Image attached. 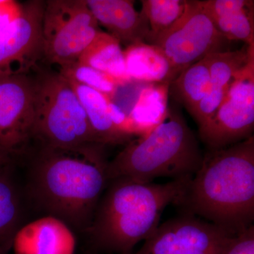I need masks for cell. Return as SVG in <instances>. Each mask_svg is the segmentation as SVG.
Segmentation results:
<instances>
[{
	"label": "cell",
	"mask_w": 254,
	"mask_h": 254,
	"mask_svg": "<svg viewBox=\"0 0 254 254\" xmlns=\"http://www.w3.org/2000/svg\"><path fill=\"white\" fill-rule=\"evenodd\" d=\"M105 145L41 146L32 160L30 196L48 215L76 230H88L109 182Z\"/></svg>",
	"instance_id": "cell-1"
},
{
	"label": "cell",
	"mask_w": 254,
	"mask_h": 254,
	"mask_svg": "<svg viewBox=\"0 0 254 254\" xmlns=\"http://www.w3.org/2000/svg\"><path fill=\"white\" fill-rule=\"evenodd\" d=\"M177 205L230 235L253 226L254 136L208 150Z\"/></svg>",
	"instance_id": "cell-2"
},
{
	"label": "cell",
	"mask_w": 254,
	"mask_h": 254,
	"mask_svg": "<svg viewBox=\"0 0 254 254\" xmlns=\"http://www.w3.org/2000/svg\"><path fill=\"white\" fill-rule=\"evenodd\" d=\"M192 177L165 184L143 183L127 177L110 180L86 232L102 250L131 254L138 242L156 230L164 209L177 204Z\"/></svg>",
	"instance_id": "cell-3"
},
{
	"label": "cell",
	"mask_w": 254,
	"mask_h": 254,
	"mask_svg": "<svg viewBox=\"0 0 254 254\" xmlns=\"http://www.w3.org/2000/svg\"><path fill=\"white\" fill-rule=\"evenodd\" d=\"M203 158L199 143L181 113L169 109L158 126L128 141L108 163V180L127 177L150 183L158 177H192Z\"/></svg>",
	"instance_id": "cell-4"
},
{
	"label": "cell",
	"mask_w": 254,
	"mask_h": 254,
	"mask_svg": "<svg viewBox=\"0 0 254 254\" xmlns=\"http://www.w3.org/2000/svg\"><path fill=\"white\" fill-rule=\"evenodd\" d=\"M33 81V138L53 148L98 143L77 95L59 71L39 70Z\"/></svg>",
	"instance_id": "cell-5"
},
{
	"label": "cell",
	"mask_w": 254,
	"mask_h": 254,
	"mask_svg": "<svg viewBox=\"0 0 254 254\" xmlns=\"http://www.w3.org/2000/svg\"><path fill=\"white\" fill-rule=\"evenodd\" d=\"M86 0H48L43 17V59L63 66L78 61L98 35Z\"/></svg>",
	"instance_id": "cell-6"
},
{
	"label": "cell",
	"mask_w": 254,
	"mask_h": 254,
	"mask_svg": "<svg viewBox=\"0 0 254 254\" xmlns=\"http://www.w3.org/2000/svg\"><path fill=\"white\" fill-rule=\"evenodd\" d=\"M226 41L214 26L202 1L187 0L180 19L153 45L167 57L177 78L184 70L208 55L225 52Z\"/></svg>",
	"instance_id": "cell-7"
},
{
	"label": "cell",
	"mask_w": 254,
	"mask_h": 254,
	"mask_svg": "<svg viewBox=\"0 0 254 254\" xmlns=\"http://www.w3.org/2000/svg\"><path fill=\"white\" fill-rule=\"evenodd\" d=\"M254 57L237 73L215 115L198 128L208 150H218L254 136Z\"/></svg>",
	"instance_id": "cell-8"
},
{
	"label": "cell",
	"mask_w": 254,
	"mask_h": 254,
	"mask_svg": "<svg viewBox=\"0 0 254 254\" xmlns=\"http://www.w3.org/2000/svg\"><path fill=\"white\" fill-rule=\"evenodd\" d=\"M235 236L185 213L159 225L136 254H222Z\"/></svg>",
	"instance_id": "cell-9"
},
{
	"label": "cell",
	"mask_w": 254,
	"mask_h": 254,
	"mask_svg": "<svg viewBox=\"0 0 254 254\" xmlns=\"http://www.w3.org/2000/svg\"><path fill=\"white\" fill-rule=\"evenodd\" d=\"M34 91L28 74L0 76V160L23 153L33 138Z\"/></svg>",
	"instance_id": "cell-10"
},
{
	"label": "cell",
	"mask_w": 254,
	"mask_h": 254,
	"mask_svg": "<svg viewBox=\"0 0 254 254\" xmlns=\"http://www.w3.org/2000/svg\"><path fill=\"white\" fill-rule=\"evenodd\" d=\"M45 4L41 0L21 4L17 17L0 31V76L27 74L43 58Z\"/></svg>",
	"instance_id": "cell-11"
},
{
	"label": "cell",
	"mask_w": 254,
	"mask_h": 254,
	"mask_svg": "<svg viewBox=\"0 0 254 254\" xmlns=\"http://www.w3.org/2000/svg\"><path fill=\"white\" fill-rule=\"evenodd\" d=\"M12 245L15 254H74L76 239L64 222L47 215L18 230Z\"/></svg>",
	"instance_id": "cell-12"
},
{
	"label": "cell",
	"mask_w": 254,
	"mask_h": 254,
	"mask_svg": "<svg viewBox=\"0 0 254 254\" xmlns=\"http://www.w3.org/2000/svg\"><path fill=\"white\" fill-rule=\"evenodd\" d=\"M99 24L127 47L148 41L149 25L144 15L137 11L130 0H86Z\"/></svg>",
	"instance_id": "cell-13"
},
{
	"label": "cell",
	"mask_w": 254,
	"mask_h": 254,
	"mask_svg": "<svg viewBox=\"0 0 254 254\" xmlns=\"http://www.w3.org/2000/svg\"><path fill=\"white\" fill-rule=\"evenodd\" d=\"M203 6L219 33L229 41L254 46V1L205 0Z\"/></svg>",
	"instance_id": "cell-14"
},
{
	"label": "cell",
	"mask_w": 254,
	"mask_h": 254,
	"mask_svg": "<svg viewBox=\"0 0 254 254\" xmlns=\"http://www.w3.org/2000/svg\"><path fill=\"white\" fill-rule=\"evenodd\" d=\"M127 72L131 81L170 83L176 78L167 57L158 46L141 42L124 50Z\"/></svg>",
	"instance_id": "cell-15"
},
{
	"label": "cell",
	"mask_w": 254,
	"mask_h": 254,
	"mask_svg": "<svg viewBox=\"0 0 254 254\" xmlns=\"http://www.w3.org/2000/svg\"><path fill=\"white\" fill-rule=\"evenodd\" d=\"M170 85L151 83L142 88L128 115L133 136H144L166 118Z\"/></svg>",
	"instance_id": "cell-16"
},
{
	"label": "cell",
	"mask_w": 254,
	"mask_h": 254,
	"mask_svg": "<svg viewBox=\"0 0 254 254\" xmlns=\"http://www.w3.org/2000/svg\"><path fill=\"white\" fill-rule=\"evenodd\" d=\"M78 62L109 75L120 86L132 82L127 72L121 44L108 33L100 31Z\"/></svg>",
	"instance_id": "cell-17"
},
{
	"label": "cell",
	"mask_w": 254,
	"mask_h": 254,
	"mask_svg": "<svg viewBox=\"0 0 254 254\" xmlns=\"http://www.w3.org/2000/svg\"><path fill=\"white\" fill-rule=\"evenodd\" d=\"M67 81L86 112L98 143L105 145H118L126 144L130 141L115 128L110 120L108 112V102L111 100L110 98L88 87L69 80Z\"/></svg>",
	"instance_id": "cell-18"
},
{
	"label": "cell",
	"mask_w": 254,
	"mask_h": 254,
	"mask_svg": "<svg viewBox=\"0 0 254 254\" xmlns=\"http://www.w3.org/2000/svg\"><path fill=\"white\" fill-rule=\"evenodd\" d=\"M208 57L211 86L207 95L223 101L237 73L254 57V46L245 45L240 50L213 53Z\"/></svg>",
	"instance_id": "cell-19"
},
{
	"label": "cell",
	"mask_w": 254,
	"mask_h": 254,
	"mask_svg": "<svg viewBox=\"0 0 254 254\" xmlns=\"http://www.w3.org/2000/svg\"><path fill=\"white\" fill-rule=\"evenodd\" d=\"M208 56L184 70L170 85L175 98L190 114L210 91L211 81Z\"/></svg>",
	"instance_id": "cell-20"
},
{
	"label": "cell",
	"mask_w": 254,
	"mask_h": 254,
	"mask_svg": "<svg viewBox=\"0 0 254 254\" xmlns=\"http://www.w3.org/2000/svg\"><path fill=\"white\" fill-rule=\"evenodd\" d=\"M20 214L18 192L4 165L0 170V253L12 245L18 230Z\"/></svg>",
	"instance_id": "cell-21"
},
{
	"label": "cell",
	"mask_w": 254,
	"mask_h": 254,
	"mask_svg": "<svg viewBox=\"0 0 254 254\" xmlns=\"http://www.w3.org/2000/svg\"><path fill=\"white\" fill-rule=\"evenodd\" d=\"M141 12L149 25L148 41L153 44L173 27L186 9L187 0H142Z\"/></svg>",
	"instance_id": "cell-22"
},
{
	"label": "cell",
	"mask_w": 254,
	"mask_h": 254,
	"mask_svg": "<svg viewBox=\"0 0 254 254\" xmlns=\"http://www.w3.org/2000/svg\"><path fill=\"white\" fill-rule=\"evenodd\" d=\"M58 71L66 79L92 88L113 100L120 86L109 75L78 61L60 66Z\"/></svg>",
	"instance_id": "cell-23"
},
{
	"label": "cell",
	"mask_w": 254,
	"mask_h": 254,
	"mask_svg": "<svg viewBox=\"0 0 254 254\" xmlns=\"http://www.w3.org/2000/svg\"><path fill=\"white\" fill-rule=\"evenodd\" d=\"M222 254H254V225L235 235Z\"/></svg>",
	"instance_id": "cell-24"
},
{
	"label": "cell",
	"mask_w": 254,
	"mask_h": 254,
	"mask_svg": "<svg viewBox=\"0 0 254 254\" xmlns=\"http://www.w3.org/2000/svg\"><path fill=\"white\" fill-rule=\"evenodd\" d=\"M108 112L113 126L124 136L131 141L133 135L128 115L112 100L108 102Z\"/></svg>",
	"instance_id": "cell-25"
},
{
	"label": "cell",
	"mask_w": 254,
	"mask_h": 254,
	"mask_svg": "<svg viewBox=\"0 0 254 254\" xmlns=\"http://www.w3.org/2000/svg\"><path fill=\"white\" fill-rule=\"evenodd\" d=\"M21 11V4L11 0H0V31L15 19Z\"/></svg>",
	"instance_id": "cell-26"
},
{
	"label": "cell",
	"mask_w": 254,
	"mask_h": 254,
	"mask_svg": "<svg viewBox=\"0 0 254 254\" xmlns=\"http://www.w3.org/2000/svg\"><path fill=\"white\" fill-rule=\"evenodd\" d=\"M6 163H5V162L1 161V160H0V170H1V169L2 168L4 165H6Z\"/></svg>",
	"instance_id": "cell-27"
},
{
	"label": "cell",
	"mask_w": 254,
	"mask_h": 254,
	"mask_svg": "<svg viewBox=\"0 0 254 254\" xmlns=\"http://www.w3.org/2000/svg\"><path fill=\"white\" fill-rule=\"evenodd\" d=\"M0 254H1V253H0Z\"/></svg>",
	"instance_id": "cell-28"
}]
</instances>
